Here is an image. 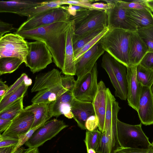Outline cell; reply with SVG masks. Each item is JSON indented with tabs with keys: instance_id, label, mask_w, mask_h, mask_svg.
<instances>
[{
	"instance_id": "6da1fadb",
	"label": "cell",
	"mask_w": 153,
	"mask_h": 153,
	"mask_svg": "<svg viewBox=\"0 0 153 153\" xmlns=\"http://www.w3.org/2000/svg\"><path fill=\"white\" fill-rule=\"evenodd\" d=\"M69 23L58 22L35 29L16 31L13 33L25 39L44 43L53 56L54 63L62 71L64 66L66 34Z\"/></svg>"
},
{
	"instance_id": "7a4b0ae2",
	"label": "cell",
	"mask_w": 153,
	"mask_h": 153,
	"mask_svg": "<svg viewBox=\"0 0 153 153\" xmlns=\"http://www.w3.org/2000/svg\"><path fill=\"white\" fill-rule=\"evenodd\" d=\"M130 31L111 28L99 41L104 51L127 67L130 66L128 51Z\"/></svg>"
},
{
	"instance_id": "3957f363",
	"label": "cell",
	"mask_w": 153,
	"mask_h": 153,
	"mask_svg": "<svg viewBox=\"0 0 153 153\" xmlns=\"http://www.w3.org/2000/svg\"><path fill=\"white\" fill-rule=\"evenodd\" d=\"M71 21L74 23V37L108 28L107 15L104 10L89 9L82 10L73 17Z\"/></svg>"
},
{
	"instance_id": "277c9868",
	"label": "cell",
	"mask_w": 153,
	"mask_h": 153,
	"mask_svg": "<svg viewBox=\"0 0 153 153\" xmlns=\"http://www.w3.org/2000/svg\"><path fill=\"white\" fill-rule=\"evenodd\" d=\"M101 65L108 74L115 89V96L126 100L127 94V67L107 52L103 55Z\"/></svg>"
},
{
	"instance_id": "5b68a950",
	"label": "cell",
	"mask_w": 153,
	"mask_h": 153,
	"mask_svg": "<svg viewBox=\"0 0 153 153\" xmlns=\"http://www.w3.org/2000/svg\"><path fill=\"white\" fill-rule=\"evenodd\" d=\"M117 135L120 146L148 149L151 143L142 128V124L131 125L117 122Z\"/></svg>"
},
{
	"instance_id": "8992f818",
	"label": "cell",
	"mask_w": 153,
	"mask_h": 153,
	"mask_svg": "<svg viewBox=\"0 0 153 153\" xmlns=\"http://www.w3.org/2000/svg\"><path fill=\"white\" fill-rule=\"evenodd\" d=\"M120 108L118 102L109 89L107 88L104 132L106 133L109 139L110 153H114L115 151L121 147L117 135V116Z\"/></svg>"
},
{
	"instance_id": "52a82bcc",
	"label": "cell",
	"mask_w": 153,
	"mask_h": 153,
	"mask_svg": "<svg viewBox=\"0 0 153 153\" xmlns=\"http://www.w3.org/2000/svg\"><path fill=\"white\" fill-rule=\"evenodd\" d=\"M70 16L61 7L51 9L27 19L17 29L16 31L35 29L58 22L68 23Z\"/></svg>"
},
{
	"instance_id": "ba28073f",
	"label": "cell",
	"mask_w": 153,
	"mask_h": 153,
	"mask_svg": "<svg viewBox=\"0 0 153 153\" xmlns=\"http://www.w3.org/2000/svg\"><path fill=\"white\" fill-rule=\"evenodd\" d=\"M27 44L28 52L25 64L33 74L45 69L52 62L53 56L44 43L36 41Z\"/></svg>"
},
{
	"instance_id": "9c48e42d",
	"label": "cell",
	"mask_w": 153,
	"mask_h": 153,
	"mask_svg": "<svg viewBox=\"0 0 153 153\" xmlns=\"http://www.w3.org/2000/svg\"><path fill=\"white\" fill-rule=\"evenodd\" d=\"M27 42L20 35L7 33L0 38V58L15 57L26 62L28 52Z\"/></svg>"
},
{
	"instance_id": "30bf717a",
	"label": "cell",
	"mask_w": 153,
	"mask_h": 153,
	"mask_svg": "<svg viewBox=\"0 0 153 153\" xmlns=\"http://www.w3.org/2000/svg\"><path fill=\"white\" fill-rule=\"evenodd\" d=\"M97 74L96 62L91 72L76 80L72 92L74 97L80 101L92 102L97 91Z\"/></svg>"
},
{
	"instance_id": "8fae6325",
	"label": "cell",
	"mask_w": 153,
	"mask_h": 153,
	"mask_svg": "<svg viewBox=\"0 0 153 153\" xmlns=\"http://www.w3.org/2000/svg\"><path fill=\"white\" fill-rule=\"evenodd\" d=\"M68 126L60 120L54 119L48 121L35 131L25 145L28 148H38Z\"/></svg>"
},
{
	"instance_id": "7c38bea8",
	"label": "cell",
	"mask_w": 153,
	"mask_h": 153,
	"mask_svg": "<svg viewBox=\"0 0 153 153\" xmlns=\"http://www.w3.org/2000/svg\"><path fill=\"white\" fill-rule=\"evenodd\" d=\"M99 40L75 61L77 79L91 72L97 59L105 52Z\"/></svg>"
},
{
	"instance_id": "4fadbf2b",
	"label": "cell",
	"mask_w": 153,
	"mask_h": 153,
	"mask_svg": "<svg viewBox=\"0 0 153 153\" xmlns=\"http://www.w3.org/2000/svg\"><path fill=\"white\" fill-rule=\"evenodd\" d=\"M119 0L111 8L105 11L107 15V27L108 29L117 28L130 31H136V26L128 17L126 9L120 5Z\"/></svg>"
},
{
	"instance_id": "5bb4252c",
	"label": "cell",
	"mask_w": 153,
	"mask_h": 153,
	"mask_svg": "<svg viewBox=\"0 0 153 153\" xmlns=\"http://www.w3.org/2000/svg\"><path fill=\"white\" fill-rule=\"evenodd\" d=\"M34 120V114L23 109L12 120L10 126L2 134L18 138L31 129Z\"/></svg>"
},
{
	"instance_id": "9a60e30c",
	"label": "cell",
	"mask_w": 153,
	"mask_h": 153,
	"mask_svg": "<svg viewBox=\"0 0 153 153\" xmlns=\"http://www.w3.org/2000/svg\"><path fill=\"white\" fill-rule=\"evenodd\" d=\"M141 123L153 124V94L151 88L142 86L137 111Z\"/></svg>"
},
{
	"instance_id": "2e32d148",
	"label": "cell",
	"mask_w": 153,
	"mask_h": 153,
	"mask_svg": "<svg viewBox=\"0 0 153 153\" xmlns=\"http://www.w3.org/2000/svg\"><path fill=\"white\" fill-rule=\"evenodd\" d=\"M74 26L72 21H70L67 27L65 39L64 64L62 72L65 75H76L75 55L73 46Z\"/></svg>"
},
{
	"instance_id": "e0dca14e",
	"label": "cell",
	"mask_w": 153,
	"mask_h": 153,
	"mask_svg": "<svg viewBox=\"0 0 153 153\" xmlns=\"http://www.w3.org/2000/svg\"><path fill=\"white\" fill-rule=\"evenodd\" d=\"M61 74V72L59 70L53 68L47 72L37 75L31 92L52 89L62 85Z\"/></svg>"
},
{
	"instance_id": "ac0fdd59",
	"label": "cell",
	"mask_w": 153,
	"mask_h": 153,
	"mask_svg": "<svg viewBox=\"0 0 153 153\" xmlns=\"http://www.w3.org/2000/svg\"><path fill=\"white\" fill-rule=\"evenodd\" d=\"M137 66L127 67V94L128 105L137 111L142 85L138 81L136 74Z\"/></svg>"
},
{
	"instance_id": "d6986e66",
	"label": "cell",
	"mask_w": 153,
	"mask_h": 153,
	"mask_svg": "<svg viewBox=\"0 0 153 153\" xmlns=\"http://www.w3.org/2000/svg\"><path fill=\"white\" fill-rule=\"evenodd\" d=\"M72 91L68 90L49 106V114L51 117H57L62 114L68 119L73 118L71 102L74 98Z\"/></svg>"
},
{
	"instance_id": "ffe728a7",
	"label": "cell",
	"mask_w": 153,
	"mask_h": 153,
	"mask_svg": "<svg viewBox=\"0 0 153 153\" xmlns=\"http://www.w3.org/2000/svg\"><path fill=\"white\" fill-rule=\"evenodd\" d=\"M107 88L104 82L101 80L98 83L97 93L92 102L95 115L98 120V129L102 133L104 132Z\"/></svg>"
},
{
	"instance_id": "44dd1931",
	"label": "cell",
	"mask_w": 153,
	"mask_h": 153,
	"mask_svg": "<svg viewBox=\"0 0 153 153\" xmlns=\"http://www.w3.org/2000/svg\"><path fill=\"white\" fill-rule=\"evenodd\" d=\"M148 52L147 46L137 31H130L128 51L130 66L138 65Z\"/></svg>"
},
{
	"instance_id": "7402d4cb",
	"label": "cell",
	"mask_w": 153,
	"mask_h": 153,
	"mask_svg": "<svg viewBox=\"0 0 153 153\" xmlns=\"http://www.w3.org/2000/svg\"><path fill=\"white\" fill-rule=\"evenodd\" d=\"M71 111L73 118L82 129L86 130L85 124L90 116L95 115L92 102L79 100L74 97L71 104Z\"/></svg>"
},
{
	"instance_id": "603a6c76",
	"label": "cell",
	"mask_w": 153,
	"mask_h": 153,
	"mask_svg": "<svg viewBox=\"0 0 153 153\" xmlns=\"http://www.w3.org/2000/svg\"><path fill=\"white\" fill-rule=\"evenodd\" d=\"M126 9L128 17L136 26L137 30L153 26V14L149 7L139 9Z\"/></svg>"
},
{
	"instance_id": "cb8c5ba5",
	"label": "cell",
	"mask_w": 153,
	"mask_h": 153,
	"mask_svg": "<svg viewBox=\"0 0 153 153\" xmlns=\"http://www.w3.org/2000/svg\"><path fill=\"white\" fill-rule=\"evenodd\" d=\"M43 1L34 0H14L0 1V12L18 14L21 11L40 4Z\"/></svg>"
},
{
	"instance_id": "d4e9b609",
	"label": "cell",
	"mask_w": 153,
	"mask_h": 153,
	"mask_svg": "<svg viewBox=\"0 0 153 153\" xmlns=\"http://www.w3.org/2000/svg\"><path fill=\"white\" fill-rule=\"evenodd\" d=\"M49 103H32L24 108L25 111L32 112L34 114L32 129L44 124L51 118L49 114Z\"/></svg>"
},
{
	"instance_id": "484cf974",
	"label": "cell",
	"mask_w": 153,
	"mask_h": 153,
	"mask_svg": "<svg viewBox=\"0 0 153 153\" xmlns=\"http://www.w3.org/2000/svg\"><path fill=\"white\" fill-rule=\"evenodd\" d=\"M68 90L62 86L52 89L40 90L31 100L32 103H49L55 101Z\"/></svg>"
},
{
	"instance_id": "4316f807",
	"label": "cell",
	"mask_w": 153,
	"mask_h": 153,
	"mask_svg": "<svg viewBox=\"0 0 153 153\" xmlns=\"http://www.w3.org/2000/svg\"><path fill=\"white\" fill-rule=\"evenodd\" d=\"M62 5L59 0L43 1L39 5L23 10L18 15L26 16L27 19H29L41 13L51 9L59 8Z\"/></svg>"
},
{
	"instance_id": "83f0119b",
	"label": "cell",
	"mask_w": 153,
	"mask_h": 153,
	"mask_svg": "<svg viewBox=\"0 0 153 153\" xmlns=\"http://www.w3.org/2000/svg\"><path fill=\"white\" fill-rule=\"evenodd\" d=\"M28 87L25 84L24 81L21 85L11 93L4 96L0 100V111L24 97Z\"/></svg>"
},
{
	"instance_id": "f1b7e54d",
	"label": "cell",
	"mask_w": 153,
	"mask_h": 153,
	"mask_svg": "<svg viewBox=\"0 0 153 153\" xmlns=\"http://www.w3.org/2000/svg\"><path fill=\"white\" fill-rule=\"evenodd\" d=\"M22 97L0 111V119L12 120L23 110Z\"/></svg>"
},
{
	"instance_id": "f546056e",
	"label": "cell",
	"mask_w": 153,
	"mask_h": 153,
	"mask_svg": "<svg viewBox=\"0 0 153 153\" xmlns=\"http://www.w3.org/2000/svg\"><path fill=\"white\" fill-rule=\"evenodd\" d=\"M23 62L20 59L15 57L0 58V75L13 72Z\"/></svg>"
},
{
	"instance_id": "4dcf8cb0",
	"label": "cell",
	"mask_w": 153,
	"mask_h": 153,
	"mask_svg": "<svg viewBox=\"0 0 153 153\" xmlns=\"http://www.w3.org/2000/svg\"><path fill=\"white\" fill-rule=\"evenodd\" d=\"M136 77L143 86L151 88L153 85V71L140 64L136 66Z\"/></svg>"
},
{
	"instance_id": "1f68e13d",
	"label": "cell",
	"mask_w": 153,
	"mask_h": 153,
	"mask_svg": "<svg viewBox=\"0 0 153 153\" xmlns=\"http://www.w3.org/2000/svg\"><path fill=\"white\" fill-rule=\"evenodd\" d=\"M104 29L94 30L80 36L74 37L73 43L74 55L86 44L99 34Z\"/></svg>"
},
{
	"instance_id": "d6a6232c",
	"label": "cell",
	"mask_w": 153,
	"mask_h": 153,
	"mask_svg": "<svg viewBox=\"0 0 153 153\" xmlns=\"http://www.w3.org/2000/svg\"><path fill=\"white\" fill-rule=\"evenodd\" d=\"M102 134V133L97 128L92 131L86 130L84 142L87 150L92 149L96 151L100 143Z\"/></svg>"
},
{
	"instance_id": "836d02e7",
	"label": "cell",
	"mask_w": 153,
	"mask_h": 153,
	"mask_svg": "<svg viewBox=\"0 0 153 153\" xmlns=\"http://www.w3.org/2000/svg\"><path fill=\"white\" fill-rule=\"evenodd\" d=\"M137 32L147 46L148 52H153V26L138 29Z\"/></svg>"
},
{
	"instance_id": "e575fe53",
	"label": "cell",
	"mask_w": 153,
	"mask_h": 153,
	"mask_svg": "<svg viewBox=\"0 0 153 153\" xmlns=\"http://www.w3.org/2000/svg\"><path fill=\"white\" fill-rule=\"evenodd\" d=\"M108 30V28L104 29L99 34L86 44L75 54V61L82 55L92 48L104 35Z\"/></svg>"
},
{
	"instance_id": "d590c367",
	"label": "cell",
	"mask_w": 153,
	"mask_h": 153,
	"mask_svg": "<svg viewBox=\"0 0 153 153\" xmlns=\"http://www.w3.org/2000/svg\"><path fill=\"white\" fill-rule=\"evenodd\" d=\"M119 2L121 6L125 9H139L148 8L146 0H136L126 1L119 0Z\"/></svg>"
},
{
	"instance_id": "8d00e7d4",
	"label": "cell",
	"mask_w": 153,
	"mask_h": 153,
	"mask_svg": "<svg viewBox=\"0 0 153 153\" xmlns=\"http://www.w3.org/2000/svg\"><path fill=\"white\" fill-rule=\"evenodd\" d=\"M95 1L93 0H59L60 2L62 5L67 4L77 5L91 10H96L94 8L92 5V3Z\"/></svg>"
},
{
	"instance_id": "74e56055",
	"label": "cell",
	"mask_w": 153,
	"mask_h": 153,
	"mask_svg": "<svg viewBox=\"0 0 153 153\" xmlns=\"http://www.w3.org/2000/svg\"><path fill=\"white\" fill-rule=\"evenodd\" d=\"M110 140L106 133H102L99 145L96 151V153H110Z\"/></svg>"
},
{
	"instance_id": "f35d334b",
	"label": "cell",
	"mask_w": 153,
	"mask_h": 153,
	"mask_svg": "<svg viewBox=\"0 0 153 153\" xmlns=\"http://www.w3.org/2000/svg\"><path fill=\"white\" fill-rule=\"evenodd\" d=\"M19 141L17 138L3 135L0 134V148L16 146Z\"/></svg>"
},
{
	"instance_id": "ab89813d",
	"label": "cell",
	"mask_w": 153,
	"mask_h": 153,
	"mask_svg": "<svg viewBox=\"0 0 153 153\" xmlns=\"http://www.w3.org/2000/svg\"><path fill=\"white\" fill-rule=\"evenodd\" d=\"M61 82L62 85L65 88L72 92L76 82L74 76L65 75L62 76Z\"/></svg>"
},
{
	"instance_id": "60d3db41",
	"label": "cell",
	"mask_w": 153,
	"mask_h": 153,
	"mask_svg": "<svg viewBox=\"0 0 153 153\" xmlns=\"http://www.w3.org/2000/svg\"><path fill=\"white\" fill-rule=\"evenodd\" d=\"M139 64L153 71V52H148Z\"/></svg>"
},
{
	"instance_id": "b9f144b4",
	"label": "cell",
	"mask_w": 153,
	"mask_h": 153,
	"mask_svg": "<svg viewBox=\"0 0 153 153\" xmlns=\"http://www.w3.org/2000/svg\"><path fill=\"white\" fill-rule=\"evenodd\" d=\"M98 120L95 115H92L88 118L85 123L86 130L89 131H94L98 127Z\"/></svg>"
},
{
	"instance_id": "7bdbcfd3",
	"label": "cell",
	"mask_w": 153,
	"mask_h": 153,
	"mask_svg": "<svg viewBox=\"0 0 153 153\" xmlns=\"http://www.w3.org/2000/svg\"><path fill=\"white\" fill-rule=\"evenodd\" d=\"M14 30H17L14 27L13 25L3 21H0V38L3 37L4 35L8 32Z\"/></svg>"
},
{
	"instance_id": "ee69618b",
	"label": "cell",
	"mask_w": 153,
	"mask_h": 153,
	"mask_svg": "<svg viewBox=\"0 0 153 153\" xmlns=\"http://www.w3.org/2000/svg\"><path fill=\"white\" fill-rule=\"evenodd\" d=\"M61 7L67 10L70 16H75L78 11L88 9L84 7L73 5H68V6H61Z\"/></svg>"
},
{
	"instance_id": "f6af8a7d",
	"label": "cell",
	"mask_w": 153,
	"mask_h": 153,
	"mask_svg": "<svg viewBox=\"0 0 153 153\" xmlns=\"http://www.w3.org/2000/svg\"><path fill=\"white\" fill-rule=\"evenodd\" d=\"M148 149L121 147L115 151L114 153H146Z\"/></svg>"
},
{
	"instance_id": "bcb514c9",
	"label": "cell",
	"mask_w": 153,
	"mask_h": 153,
	"mask_svg": "<svg viewBox=\"0 0 153 153\" xmlns=\"http://www.w3.org/2000/svg\"><path fill=\"white\" fill-rule=\"evenodd\" d=\"M27 76V75L25 73H23L20 76L16 81L9 87L7 91L4 96L9 94L21 85L24 82L26 77Z\"/></svg>"
},
{
	"instance_id": "7dc6e473",
	"label": "cell",
	"mask_w": 153,
	"mask_h": 153,
	"mask_svg": "<svg viewBox=\"0 0 153 153\" xmlns=\"http://www.w3.org/2000/svg\"><path fill=\"white\" fill-rule=\"evenodd\" d=\"M93 7L94 9L106 11L110 8V5L107 4L103 3L96 2L92 4Z\"/></svg>"
},
{
	"instance_id": "c3c4849f",
	"label": "cell",
	"mask_w": 153,
	"mask_h": 153,
	"mask_svg": "<svg viewBox=\"0 0 153 153\" xmlns=\"http://www.w3.org/2000/svg\"><path fill=\"white\" fill-rule=\"evenodd\" d=\"M12 121L9 120L0 119V133L5 131L10 126Z\"/></svg>"
},
{
	"instance_id": "681fc988",
	"label": "cell",
	"mask_w": 153,
	"mask_h": 153,
	"mask_svg": "<svg viewBox=\"0 0 153 153\" xmlns=\"http://www.w3.org/2000/svg\"><path fill=\"white\" fill-rule=\"evenodd\" d=\"M9 87L1 79L0 80V100L6 93Z\"/></svg>"
},
{
	"instance_id": "f907efd6",
	"label": "cell",
	"mask_w": 153,
	"mask_h": 153,
	"mask_svg": "<svg viewBox=\"0 0 153 153\" xmlns=\"http://www.w3.org/2000/svg\"><path fill=\"white\" fill-rule=\"evenodd\" d=\"M15 146H9L0 148V153H11Z\"/></svg>"
},
{
	"instance_id": "816d5d0a",
	"label": "cell",
	"mask_w": 153,
	"mask_h": 153,
	"mask_svg": "<svg viewBox=\"0 0 153 153\" xmlns=\"http://www.w3.org/2000/svg\"><path fill=\"white\" fill-rule=\"evenodd\" d=\"M23 153H40L38 148H28L25 149Z\"/></svg>"
},
{
	"instance_id": "f5cc1de1",
	"label": "cell",
	"mask_w": 153,
	"mask_h": 153,
	"mask_svg": "<svg viewBox=\"0 0 153 153\" xmlns=\"http://www.w3.org/2000/svg\"><path fill=\"white\" fill-rule=\"evenodd\" d=\"M146 2L148 7L153 12V0H146Z\"/></svg>"
},
{
	"instance_id": "db71d44e",
	"label": "cell",
	"mask_w": 153,
	"mask_h": 153,
	"mask_svg": "<svg viewBox=\"0 0 153 153\" xmlns=\"http://www.w3.org/2000/svg\"><path fill=\"white\" fill-rule=\"evenodd\" d=\"M25 150L24 147L21 146L14 153H23Z\"/></svg>"
},
{
	"instance_id": "11a10c76",
	"label": "cell",
	"mask_w": 153,
	"mask_h": 153,
	"mask_svg": "<svg viewBox=\"0 0 153 153\" xmlns=\"http://www.w3.org/2000/svg\"><path fill=\"white\" fill-rule=\"evenodd\" d=\"M146 153H153V146L152 144L148 149Z\"/></svg>"
},
{
	"instance_id": "9f6ffc18",
	"label": "cell",
	"mask_w": 153,
	"mask_h": 153,
	"mask_svg": "<svg viewBox=\"0 0 153 153\" xmlns=\"http://www.w3.org/2000/svg\"><path fill=\"white\" fill-rule=\"evenodd\" d=\"M87 153H96L95 151L92 149H89L87 150Z\"/></svg>"
},
{
	"instance_id": "6f0895ef",
	"label": "cell",
	"mask_w": 153,
	"mask_h": 153,
	"mask_svg": "<svg viewBox=\"0 0 153 153\" xmlns=\"http://www.w3.org/2000/svg\"><path fill=\"white\" fill-rule=\"evenodd\" d=\"M151 90L152 91V94H153V85H152V86L151 87Z\"/></svg>"
},
{
	"instance_id": "680465c9",
	"label": "cell",
	"mask_w": 153,
	"mask_h": 153,
	"mask_svg": "<svg viewBox=\"0 0 153 153\" xmlns=\"http://www.w3.org/2000/svg\"><path fill=\"white\" fill-rule=\"evenodd\" d=\"M152 145L153 146V141L152 143H151Z\"/></svg>"
}]
</instances>
